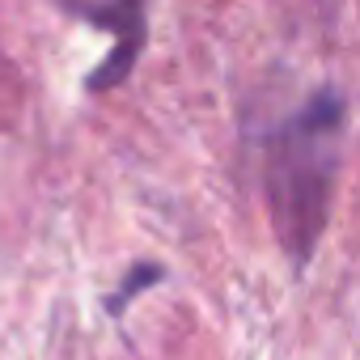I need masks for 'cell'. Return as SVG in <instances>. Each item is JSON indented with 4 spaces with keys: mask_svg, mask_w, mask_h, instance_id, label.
Instances as JSON below:
<instances>
[{
    "mask_svg": "<svg viewBox=\"0 0 360 360\" xmlns=\"http://www.w3.org/2000/svg\"><path fill=\"white\" fill-rule=\"evenodd\" d=\"M81 13L102 30H115L110 60L89 77V89L102 94V89L119 85L131 72V64H136V56L144 47V9H140V0H110V5H81Z\"/></svg>",
    "mask_w": 360,
    "mask_h": 360,
    "instance_id": "2",
    "label": "cell"
},
{
    "mask_svg": "<svg viewBox=\"0 0 360 360\" xmlns=\"http://www.w3.org/2000/svg\"><path fill=\"white\" fill-rule=\"evenodd\" d=\"M343 136V98L318 89L267 144V212L292 263H305L330 212V187Z\"/></svg>",
    "mask_w": 360,
    "mask_h": 360,
    "instance_id": "1",
    "label": "cell"
},
{
    "mask_svg": "<svg viewBox=\"0 0 360 360\" xmlns=\"http://www.w3.org/2000/svg\"><path fill=\"white\" fill-rule=\"evenodd\" d=\"M153 280H161V267H140V271H136V276H131V280L123 284V292L115 297V309H119V301H127V297H131L136 288H144V284H153Z\"/></svg>",
    "mask_w": 360,
    "mask_h": 360,
    "instance_id": "3",
    "label": "cell"
}]
</instances>
